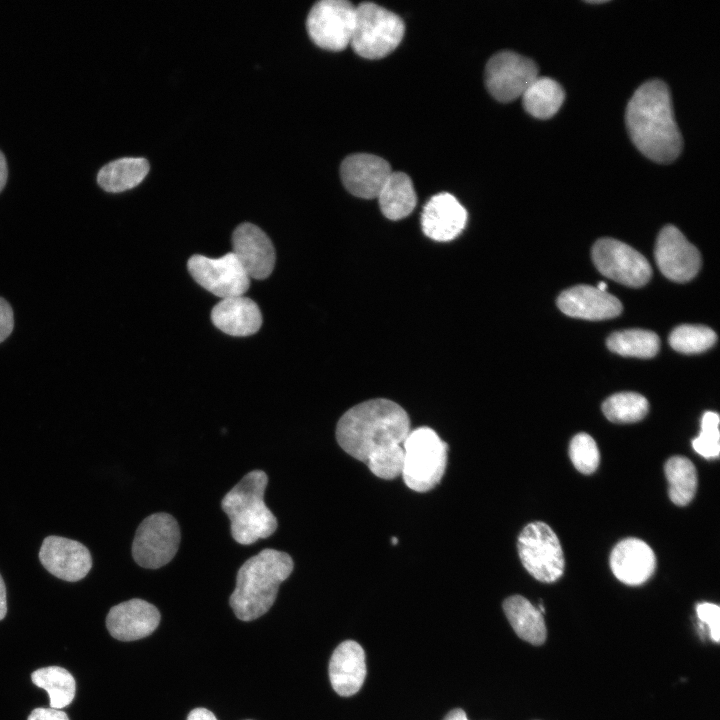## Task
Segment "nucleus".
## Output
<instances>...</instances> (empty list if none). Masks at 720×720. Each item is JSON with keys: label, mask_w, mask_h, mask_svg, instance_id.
I'll return each instance as SVG.
<instances>
[{"label": "nucleus", "mask_w": 720, "mask_h": 720, "mask_svg": "<svg viewBox=\"0 0 720 720\" xmlns=\"http://www.w3.org/2000/svg\"><path fill=\"white\" fill-rule=\"evenodd\" d=\"M410 431L406 411L391 400L378 398L347 410L337 423L336 439L374 475L389 480L401 475L403 443Z\"/></svg>", "instance_id": "1"}, {"label": "nucleus", "mask_w": 720, "mask_h": 720, "mask_svg": "<svg viewBox=\"0 0 720 720\" xmlns=\"http://www.w3.org/2000/svg\"><path fill=\"white\" fill-rule=\"evenodd\" d=\"M625 122L634 145L652 161L668 164L681 153L682 136L663 81L652 79L636 89L627 104Z\"/></svg>", "instance_id": "2"}, {"label": "nucleus", "mask_w": 720, "mask_h": 720, "mask_svg": "<svg viewBox=\"0 0 720 720\" xmlns=\"http://www.w3.org/2000/svg\"><path fill=\"white\" fill-rule=\"evenodd\" d=\"M287 553L264 549L239 568L230 605L236 617L251 621L265 614L275 602L280 584L293 570Z\"/></svg>", "instance_id": "3"}, {"label": "nucleus", "mask_w": 720, "mask_h": 720, "mask_svg": "<svg viewBox=\"0 0 720 720\" xmlns=\"http://www.w3.org/2000/svg\"><path fill=\"white\" fill-rule=\"evenodd\" d=\"M268 477L262 470L247 473L222 499L230 519L233 539L250 545L267 538L277 528V519L264 502Z\"/></svg>", "instance_id": "4"}, {"label": "nucleus", "mask_w": 720, "mask_h": 720, "mask_svg": "<svg viewBox=\"0 0 720 720\" xmlns=\"http://www.w3.org/2000/svg\"><path fill=\"white\" fill-rule=\"evenodd\" d=\"M401 475L416 492L433 489L442 479L447 464V444L429 427L411 430L403 443Z\"/></svg>", "instance_id": "5"}, {"label": "nucleus", "mask_w": 720, "mask_h": 720, "mask_svg": "<svg viewBox=\"0 0 720 720\" xmlns=\"http://www.w3.org/2000/svg\"><path fill=\"white\" fill-rule=\"evenodd\" d=\"M404 33L400 16L375 3L363 2L356 7L350 44L359 56L380 59L395 50Z\"/></svg>", "instance_id": "6"}, {"label": "nucleus", "mask_w": 720, "mask_h": 720, "mask_svg": "<svg viewBox=\"0 0 720 720\" xmlns=\"http://www.w3.org/2000/svg\"><path fill=\"white\" fill-rule=\"evenodd\" d=\"M517 549L522 565L536 580L552 583L563 575V550L546 523L534 521L526 525L518 536Z\"/></svg>", "instance_id": "7"}, {"label": "nucleus", "mask_w": 720, "mask_h": 720, "mask_svg": "<svg viewBox=\"0 0 720 720\" xmlns=\"http://www.w3.org/2000/svg\"><path fill=\"white\" fill-rule=\"evenodd\" d=\"M176 519L159 512L146 517L138 526L132 544L135 562L144 568L157 569L169 563L180 543Z\"/></svg>", "instance_id": "8"}, {"label": "nucleus", "mask_w": 720, "mask_h": 720, "mask_svg": "<svg viewBox=\"0 0 720 720\" xmlns=\"http://www.w3.org/2000/svg\"><path fill=\"white\" fill-rule=\"evenodd\" d=\"M356 7L346 0H321L310 9L306 28L312 41L331 51L345 49L351 41Z\"/></svg>", "instance_id": "9"}, {"label": "nucleus", "mask_w": 720, "mask_h": 720, "mask_svg": "<svg viewBox=\"0 0 720 720\" xmlns=\"http://www.w3.org/2000/svg\"><path fill=\"white\" fill-rule=\"evenodd\" d=\"M592 260L602 275L629 287L645 285L652 274L651 266L642 254L612 238L595 242Z\"/></svg>", "instance_id": "10"}, {"label": "nucleus", "mask_w": 720, "mask_h": 720, "mask_svg": "<svg viewBox=\"0 0 720 720\" xmlns=\"http://www.w3.org/2000/svg\"><path fill=\"white\" fill-rule=\"evenodd\" d=\"M538 77L536 63L513 51L494 54L485 67L488 92L500 102H510L522 96Z\"/></svg>", "instance_id": "11"}, {"label": "nucleus", "mask_w": 720, "mask_h": 720, "mask_svg": "<svg viewBox=\"0 0 720 720\" xmlns=\"http://www.w3.org/2000/svg\"><path fill=\"white\" fill-rule=\"evenodd\" d=\"M187 267L199 285L222 299L241 296L250 285L249 276L232 252L220 258L193 255Z\"/></svg>", "instance_id": "12"}, {"label": "nucleus", "mask_w": 720, "mask_h": 720, "mask_svg": "<svg viewBox=\"0 0 720 720\" xmlns=\"http://www.w3.org/2000/svg\"><path fill=\"white\" fill-rule=\"evenodd\" d=\"M655 260L662 274L675 282L691 280L701 265L697 248L673 225L661 229L655 246Z\"/></svg>", "instance_id": "13"}, {"label": "nucleus", "mask_w": 720, "mask_h": 720, "mask_svg": "<svg viewBox=\"0 0 720 720\" xmlns=\"http://www.w3.org/2000/svg\"><path fill=\"white\" fill-rule=\"evenodd\" d=\"M43 567L67 582L83 579L92 567L91 554L82 543L61 536H47L39 550Z\"/></svg>", "instance_id": "14"}, {"label": "nucleus", "mask_w": 720, "mask_h": 720, "mask_svg": "<svg viewBox=\"0 0 720 720\" xmlns=\"http://www.w3.org/2000/svg\"><path fill=\"white\" fill-rule=\"evenodd\" d=\"M391 173L386 160L367 153L349 155L340 166L344 187L352 195L364 199L377 198Z\"/></svg>", "instance_id": "15"}, {"label": "nucleus", "mask_w": 720, "mask_h": 720, "mask_svg": "<svg viewBox=\"0 0 720 720\" xmlns=\"http://www.w3.org/2000/svg\"><path fill=\"white\" fill-rule=\"evenodd\" d=\"M232 253L249 276L264 279L273 271L275 250L270 238L258 226L242 223L232 235Z\"/></svg>", "instance_id": "16"}, {"label": "nucleus", "mask_w": 720, "mask_h": 720, "mask_svg": "<svg viewBox=\"0 0 720 720\" xmlns=\"http://www.w3.org/2000/svg\"><path fill=\"white\" fill-rule=\"evenodd\" d=\"M159 622L158 609L137 598L113 606L106 617V627L110 635L120 641L147 637L154 632Z\"/></svg>", "instance_id": "17"}, {"label": "nucleus", "mask_w": 720, "mask_h": 720, "mask_svg": "<svg viewBox=\"0 0 720 720\" xmlns=\"http://www.w3.org/2000/svg\"><path fill=\"white\" fill-rule=\"evenodd\" d=\"M466 209L450 193L434 195L426 203L421 215L424 234L432 240L446 242L455 239L465 228Z\"/></svg>", "instance_id": "18"}, {"label": "nucleus", "mask_w": 720, "mask_h": 720, "mask_svg": "<svg viewBox=\"0 0 720 720\" xmlns=\"http://www.w3.org/2000/svg\"><path fill=\"white\" fill-rule=\"evenodd\" d=\"M610 568L622 583L641 585L653 575L656 557L646 542L630 537L621 540L612 549Z\"/></svg>", "instance_id": "19"}, {"label": "nucleus", "mask_w": 720, "mask_h": 720, "mask_svg": "<svg viewBox=\"0 0 720 720\" xmlns=\"http://www.w3.org/2000/svg\"><path fill=\"white\" fill-rule=\"evenodd\" d=\"M557 306L570 317L586 320L610 319L622 312V304L615 296L589 285L564 290L557 298Z\"/></svg>", "instance_id": "20"}, {"label": "nucleus", "mask_w": 720, "mask_h": 720, "mask_svg": "<svg viewBox=\"0 0 720 720\" xmlns=\"http://www.w3.org/2000/svg\"><path fill=\"white\" fill-rule=\"evenodd\" d=\"M329 677L340 696H351L360 690L366 677L365 652L360 644L346 640L336 647L329 662Z\"/></svg>", "instance_id": "21"}, {"label": "nucleus", "mask_w": 720, "mask_h": 720, "mask_svg": "<svg viewBox=\"0 0 720 720\" xmlns=\"http://www.w3.org/2000/svg\"><path fill=\"white\" fill-rule=\"evenodd\" d=\"M213 324L232 336H249L256 333L262 324L258 305L243 295L222 299L211 311Z\"/></svg>", "instance_id": "22"}, {"label": "nucleus", "mask_w": 720, "mask_h": 720, "mask_svg": "<svg viewBox=\"0 0 720 720\" xmlns=\"http://www.w3.org/2000/svg\"><path fill=\"white\" fill-rule=\"evenodd\" d=\"M503 610L516 634L523 640L541 645L546 640V626L542 613L529 600L520 595L508 597Z\"/></svg>", "instance_id": "23"}, {"label": "nucleus", "mask_w": 720, "mask_h": 720, "mask_svg": "<svg viewBox=\"0 0 720 720\" xmlns=\"http://www.w3.org/2000/svg\"><path fill=\"white\" fill-rule=\"evenodd\" d=\"M382 214L390 220H400L411 214L417 202L410 177L392 172L377 197Z\"/></svg>", "instance_id": "24"}, {"label": "nucleus", "mask_w": 720, "mask_h": 720, "mask_svg": "<svg viewBox=\"0 0 720 720\" xmlns=\"http://www.w3.org/2000/svg\"><path fill=\"white\" fill-rule=\"evenodd\" d=\"M149 163L142 157H124L109 162L98 172L97 181L108 192H122L137 186L147 175Z\"/></svg>", "instance_id": "25"}, {"label": "nucleus", "mask_w": 720, "mask_h": 720, "mask_svg": "<svg viewBox=\"0 0 720 720\" xmlns=\"http://www.w3.org/2000/svg\"><path fill=\"white\" fill-rule=\"evenodd\" d=\"M564 99L562 86L556 80L545 76H538L522 95L524 109L538 119L554 116Z\"/></svg>", "instance_id": "26"}, {"label": "nucleus", "mask_w": 720, "mask_h": 720, "mask_svg": "<svg viewBox=\"0 0 720 720\" xmlns=\"http://www.w3.org/2000/svg\"><path fill=\"white\" fill-rule=\"evenodd\" d=\"M664 470L670 500L678 506L689 504L697 490L694 464L687 457L676 455L667 460Z\"/></svg>", "instance_id": "27"}, {"label": "nucleus", "mask_w": 720, "mask_h": 720, "mask_svg": "<svg viewBox=\"0 0 720 720\" xmlns=\"http://www.w3.org/2000/svg\"><path fill=\"white\" fill-rule=\"evenodd\" d=\"M32 682L47 691L50 707L61 709L74 699L76 683L72 674L59 666H48L32 672Z\"/></svg>", "instance_id": "28"}, {"label": "nucleus", "mask_w": 720, "mask_h": 720, "mask_svg": "<svg viewBox=\"0 0 720 720\" xmlns=\"http://www.w3.org/2000/svg\"><path fill=\"white\" fill-rule=\"evenodd\" d=\"M607 347L622 356L651 358L659 350L660 340L656 333L643 329H628L612 333Z\"/></svg>", "instance_id": "29"}, {"label": "nucleus", "mask_w": 720, "mask_h": 720, "mask_svg": "<svg viewBox=\"0 0 720 720\" xmlns=\"http://www.w3.org/2000/svg\"><path fill=\"white\" fill-rule=\"evenodd\" d=\"M649 410L647 399L639 393L620 392L602 404L605 417L614 423H633L643 419Z\"/></svg>", "instance_id": "30"}, {"label": "nucleus", "mask_w": 720, "mask_h": 720, "mask_svg": "<svg viewBox=\"0 0 720 720\" xmlns=\"http://www.w3.org/2000/svg\"><path fill=\"white\" fill-rule=\"evenodd\" d=\"M670 346L684 354H696L711 348L716 340V333L703 325H680L669 335Z\"/></svg>", "instance_id": "31"}, {"label": "nucleus", "mask_w": 720, "mask_h": 720, "mask_svg": "<svg viewBox=\"0 0 720 720\" xmlns=\"http://www.w3.org/2000/svg\"><path fill=\"white\" fill-rule=\"evenodd\" d=\"M569 456L574 467L583 474L593 473L600 462L598 446L585 432L578 433L571 439Z\"/></svg>", "instance_id": "32"}, {"label": "nucleus", "mask_w": 720, "mask_h": 720, "mask_svg": "<svg viewBox=\"0 0 720 720\" xmlns=\"http://www.w3.org/2000/svg\"><path fill=\"white\" fill-rule=\"evenodd\" d=\"M719 440V415L716 412L707 411L702 416L700 434L692 440V447L706 459L718 458Z\"/></svg>", "instance_id": "33"}, {"label": "nucleus", "mask_w": 720, "mask_h": 720, "mask_svg": "<svg viewBox=\"0 0 720 720\" xmlns=\"http://www.w3.org/2000/svg\"><path fill=\"white\" fill-rule=\"evenodd\" d=\"M696 613L700 623L706 625L711 639L718 643L720 639L719 606L709 602L698 603L696 606Z\"/></svg>", "instance_id": "34"}, {"label": "nucleus", "mask_w": 720, "mask_h": 720, "mask_svg": "<svg viewBox=\"0 0 720 720\" xmlns=\"http://www.w3.org/2000/svg\"><path fill=\"white\" fill-rule=\"evenodd\" d=\"M14 325L13 311L10 305L0 298V342L4 341L12 332Z\"/></svg>", "instance_id": "35"}, {"label": "nucleus", "mask_w": 720, "mask_h": 720, "mask_svg": "<svg viewBox=\"0 0 720 720\" xmlns=\"http://www.w3.org/2000/svg\"><path fill=\"white\" fill-rule=\"evenodd\" d=\"M27 720H69L67 714L54 708H36L29 714Z\"/></svg>", "instance_id": "36"}, {"label": "nucleus", "mask_w": 720, "mask_h": 720, "mask_svg": "<svg viewBox=\"0 0 720 720\" xmlns=\"http://www.w3.org/2000/svg\"><path fill=\"white\" fill-rule=\"evenodd\" d=\"M187 720H217V718L208 709L195 708L189 713Z\"/></svg>", "instance_id": "37"}, {"label": "nucleus", "mask_w": 720, "mask_h": 720, "mask_svg": "<svg viewBox=\"0 0 720 720\" xmlns=\"http://www.w3.org/2000/svg\"><path fill=\"white\" fill-rule=\"evenodd\" d=\"M7 613V596L5 582L0 574V620H2Z\"/></svg>", "instance_id": "38"}, {"label": "nucleus", "mask_w": 720, "mask_h": 720, "mask_svg": "<svg viewBox=\"0 0 720 720\" xmlns=\"http://www.w3.org/2000/svg\"><path fill=\"white\" fill-rule=\"evenodd\" d=\"M7 164L3 153L0 151V192L4 188L7 181Z\"/></svg>", "instance_id": "39"}, {"label": "nucleus", "mask_w": 720, "mask_h": 720, "mask_svg": "<svg viewBox=\"0 0 720 720\" xmlns=\"http://www.w3.org/2000/svg\"><path fill=\"white\" fill-rule=\"evenodd\" d=\"M443 720H468L466 713L459 708L453 709L444 717Z\"/></svg>", "instance_id": "40"}, {"label": "nucleus", "mask_w": 720, "mask_h": 720, "mask_svg": "<svg viewBox=\"0 0 720 720\" xmlns=\"http://www.w3.org/2000/svg\"><path fill=\"white\" fill-rule=\"evenodd\" d=\"M596 288L599 289L600 291L606 292L607 284L603 281H600L597 284Z\"/></svg>", "instance_id": "41"}, {"label": "nucleus", "mask_w": 720, "mask_h": 720, "mask_svg": "<svg viewBox=\"0 0 720 720\" xmlns=\"http://www.w3.org/2000/svg\"><path fill=\"white\" fill-rule=\"evenodd\" d=\"M586 2L590 3V4H602V3H606L607 0H587Z\"/></svg>", "instance_id": "42"}]
</instances>
